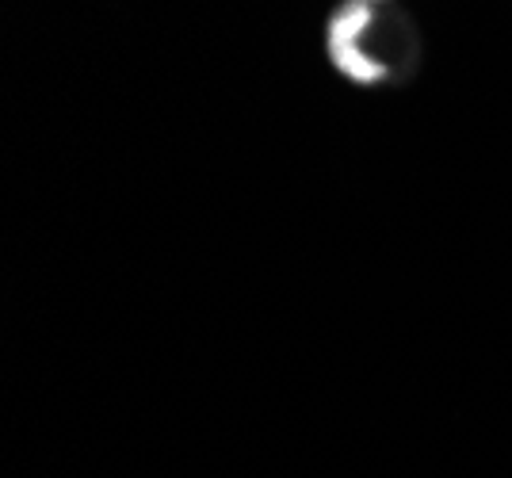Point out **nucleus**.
<instances>
[{"mask_svg":"<svg viewBox=\"0 0 512 478\" xmlns=\"http://www.w3.org/2000/svg\"><path fill=\"white\" fill-rule=\"evenodd\" d=\"M386 23L390 16H383L367 0H348L329 16L325 50H329V62L341 69L348 81L371 88L386 85L398 73L394 54H386Z\"/></svg>","mask_w":512,"mask_h":478,"instance_id":"obj_1","label":"nucleus"},{"mask_svg":"<svg viewBox=\"0 0 512 478\" xmlns=\"http://www.w3.org/2000/svg\"><path fill=\"white\" fill-rule=\"evenodd\" d=\"M367 4H375V0H367Z\"/></svg>","mask_w":512,"mask_h":478,"instance_id":"obj_2","label":"nucleus"}]
</instances>
